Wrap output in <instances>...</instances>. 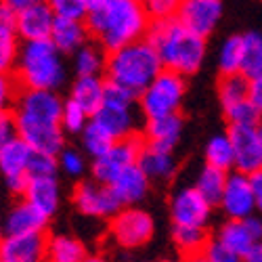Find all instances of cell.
I'll use <instances>...</instances> for the list:
<instances>
[{
  "mask_svg": "<svg viewBox=\"0 0 262 262\" xmlns=\"http://www.w3.org/2000/svg\"><path fill=\"white\" fill-rule=\"evenodd\" d=\"M24 198L45 216L53 218L61 206V185L57 177H30Z\"/></svg>",
  "mask_w": 262,
  "mask_h": 262,
  "instance_id": "7402d4cb",
  "label": "cell"
},
{
  "mask_svg": "<svg viewBox=\"0 0 262 262\" xmlns=\"http://www.w3.org/2000/svg\"><path fill=\"white\" fill-rule=\"evenodd\" d=\"M5 237V227H3V214H0V242H3Z\"/></svg>",
  "mask_w": 262,
  "mask_h": 262,
  "instance_id": "816d5d0a",
  "label": "cell"
},
{
  "mask_svg": "<svg viewBox=\"0 0 262 262\" xmlns=\"http://www.w3.org/2000/svg\"><path fill=\"white\" fill-rule=\"evenodd\" d=\"M139 166L151 179V183H170L174 174L179 172V160L174 156V149L158 147L145 143L139 156Z\"/></svg>",
  "mask_w": 262,
  "mask_h": 262,
  "instance_id": "44dd1931",
  "label": "cell"
},
{
  "mask_svg": "<svg viewBox=\"0 0 262 262\" xmlns=\"http://www.w3.org/2000/svg\"><path fill=\"white\" fill-rule=\"evenodd\" d=\"M183 130H185V120L179 112V114H168V116H158V118L145 120L141 135H143L145 143H149V145L177 149V145L183 139Z\"/></svg>",
  "mask_w": 262,
  "mask_h": 262,
  "instance_id": "d6986e66",
  "label": "cell"
},
{
  "mask_svg": "<svg viewBox=\"0 0 262 262\" xmlns=\"http://www.w3.org/2000/svg\"><path fill=\"white\" fill-rule=\"evenodd\" d=\"M17 9L11 7L5 0H0V24H13L15 26V19H17Z\"/></svg>",
  "mask_w": 262,
  "mask_h": 262,
  "instance_id": "7dc6e473",
  "label": "cell"
},
{
  "mask_svg": "<svg viewBox=\"0 0 262 262\" xmlns=\"http://www.w3.org/2000/svg\"><path fill=\"white\" fill-rule=\"evenodd\" d=\"M227 177H229L227 170L216 168V166H212V164H206V166L198 172V179H195L193 187L198 189L212 206H218V202H221V195H223V191H225Z\"/></svg>",
  "mask_w": 262,
  "mask_h": 262,
  "instance_id": "f1b7e54d",
  "label": "cell"
},
{
  "mask_svg": "<svg viewBox=\"0 0 262 262\" xmlns=\"http://www.w3.org/2000/svg\"><path fill=\"white\" fill-rule=\"evenodd\" d=\"M252 189H254V200H256V212L262 214V168L250 174Z\"/></svg>",
  "mask_w": 262,
  "mask_h": 262,
  "instance_id": "f6af8a7d",
  "label": "cell"
},
{
  "mask_svg": "<svg viewBox=\"0 0 262 262\" xmlns=\"http://www.w3.org/2000/svg\"><path fill=\"white\" fill-rule=\"evenodd\" d=\"M223 0H183L177 19L204 38L212 36L223 19Z\"/></svg>",
  "mask_w": 262,
  "mask_h": 262,
  "instance_id": "9a60e30c",
  "label": "cell"
},
{
  "mask_svg": "<svg viewBox=\"0 0 262 262\" xmlns=\"http://www.w3.org/2000/svg\"><path fill=\"white\" fill-rule=\"evenodd\" d=\"M80 139H82V149L84 154L89 158H97L101 154H105V151L112 147L118 139L109 133V130L95 118L89 120V124L84 126V130L80 133Z\"/></svg>",
  "mask_w": 262,
  "mask_h": 262,
  "instance_id": "4dcf8cb0",
  "label": "cell"
},
{
  "mask_svg": "<svg viewBox=\"0 0 262 262\" xmlns=\"http://www.w3.org/2000/svg\"><path fill=\"white\" fill-rule=\"evenodd\" d=\"M72 57H74V72H76V76H103L105 74L107 51L99 45L97 40H89Z\"/></svg>",
  "mask_w": 262,
  "mask_h": 262,
  "instance_id": "4316f807",
  "label": "cell"
},
{
  "mask_svg": "<svg viewBox=\"0 0 262 262\" xmlns=\"http://www.w3.org/2000/svg\"><path fill=\"white\" fill-rule=\"evenodd\" d=\"M13 76L17 78L21 89L59 91L68 82L65 55L55 47V42L51 38L24 40Z\"/></svg>",
  "mask_w": 262,
  "mask_h": 262,
  "instance_id": "277c9868",
  "label": "cell"
},
{
  "mask_svg": "<svg viewBox=\"0 0 262 262\" xmlns=\"http://www.w3.org/2000/svg\"><path fill=\"white\" fill-rule=\"evenodd\" d=\"M242 74L246 78H258V76H262V34L260 32H248V34H244Z\"/></svg>",
  "mask_w": 262,
  "mask_h": 262,
  "instance_id": "e575fe53",
  "label": "cell"
},
{
  "mask_svg": "<svg viewBox=\"0 0 262 262\" xmlns=\"http://www.w3.org/2000/svg\"><path fill=\"white\" fill-rule=\"evenodd\" d=\"M250 101L262 112V76L250 78Z\"/></svg>",
  "mask_w": 262,
  "mask_h": 262,
  "instance_id": "bcb514c9",
  "label": "cell"
},
{
  "mask_svg": "<svg viewBox=\"0 0 262 262\" xmlns=\"http://www.w3.org/2000/svg\"><path fill=\"white\" fill-rule=\"evenodd\" d=\"M172 239L177 244L179 252L187 258H200L204 246L208 244V231L206 227H185V225H174Z\"/></svg>",
  "mask_w": 262,
  "mask_h": 262,
  "instance_id": "f546056e",
  "label": "cell"
},
{
  "mask_svg": "<svg viewBox=\"0 0 262 262\" xmlns=\"http://www.w3.org/2000/svg\"><path fill=\"white\" fill-rule=\"evenodd\" d=\"M91 38H93L91 30L86 26L84 19H74V17H57L55 19L51 40L55 42V47L63 55H74Z\"/></svg>",
  "mask_w": 262,
  "mask_h": 262,
  "instance_id": "603a6c76",
  "label": "cell"
},
{
  "mask_svg": "<svg viewBox=\"0 0 262 262\" xmlns=\"http://www.w3.org/2000/svg\"><path fill=\"white\" fill-rule=\"evenodd\" d=\"M200 258L202 260H208V262H237V258L225 248V244L216 235L208 239V244L204 246Z\"/></svg>",
  "mask_w": 262,
  "mask_h": 262,
  "instance_id": "7bdbcfd3",
  "label": "cell"
},
{
  "mask_svg": "<svg viewBox=\"0 0 262 262\" xmlns=\"http://www.w3.org/2000/svg\"><path fill=\"white\" fill-rule=\"evenodd\" d=\"M74 206L76 210L86 216V218H97V221H109L120 208L122 204L118 202L116 193L112 191L109 185H103L99 181H82L74 189Z\"/></svg>",
  "mask_w": 262,
  "mask_h": 262,
  "instance_id": "8fae6325",
  "label": "cell"
},
{
  "mask_svg": "<svg viewBox=\"0 0 262 262\" xmlns=\"http://www.w3.org/2000/svg\"><path fill=\"white\" fill-rule=\"evenodd\" d=\"M51 218L42 214L36 206H32L26 198H15V202L7 208L3 216L5 235L30 233V231H47Z\"/></svg>",
  "mask_w": 262,
  "mask_h": 262,
  "instance_id": "ac0fdd59",
  "label": "cell"
},
{
  "mask_svg": "<svg viewBox=\"0 0 262 262\" xmlns=\"http://www.w3.org/2000/svg\"><path fill=\"white\" fill-rule=\"evenodd\" d=\"M17 137H19V133H17V120H15L13 109L11 112H3L0 114V149L7 147Z\"/></svg>",
  "mask_w": 262,
  "mask_h": 262,
  "instance_id": "ee69618b",
  "label": "cell"
},
{
  "mask_svg": "<svg viewBox=\"0 0 262 262\" xmlns=\"http://www.w3.org/2000/svg\"><path fill=\"white\" fill-rule=\"evenodd\" d=\"M105 84H107L105 76H76L70 89V99L82 105L93 116L103 103Z\"/></svg>",
  "mask_w": 262,
  "mask_h": 262,
  "instance_id": "d4e9b609",
  "label": "cell"
},
{
  "mask_svg": "<svg viewBox=\"0 0 262 262\" xmlns=\"http://www.w3.org/2000/svg\"><path fill=\"white\" fill-rule=\"evenodd\" d=\"M55 11L47 0H40L26 9H21L15 19V30L21 40H45L51 38L55 28Z\"/></svg>",
  "mask_w": 262,
  "mask_h": 262,
  "instance_id": "2e32d148",
  "label": "cell"
},
{
  "mask_svg": "<svg viewBox=\"0 0 262 262\" xmlns=\"http://www.w3.org/2000/svg\"><path fill=\"white\" fill-rule=\"evenodd\" d=\"M216 91H218V101H221V107L225 112V109L250 99V78H246L242 72L221 74Z\"/></svg>",
  "mask_w": 262,
  "mask_h": 262,
  "instance_id": "83f0119b",
  "label": "cell"
},
{
  "mask_svg": "<svg viewBox=\"0 0 262 262\" xmlns=\"http://www.w3.org/2000/svg\"><path fill=\"white\" fill-rule=\"evenodd\" d=\"M89 258H91L89 248H86L78 237H72V235L49 237L47 260H51V262H84Z\"/></svg>",
  "mask_w": 262,
  "mask_h": 262,
  "instance_id": "484cf974",
  "label": "cell"
},
{
  "mask_svg": "<svg viewBox=\"0 0 262 262\" xmlns=\"http://www.w3.org/2000/svg\"><path fill=\"white\" fill-rule=\"evenodd\" d=\"M143 145H145V139L141 133L118 139L105 154L93 158V164H91L93 179L103 185H112L120 172H124L128 166L139 162Z\"/></svg>",
  "mask_w": 262,
  "mask_h": 262,
  "instance_id": "9c48e42d",
  "label": "cell"
},
{
  "mask_svg": "<svg viewBox=\"0 0 262 262\" xmlns=\"http://www.w3.org/2000/svg\"><path fill=\"white\" fill-rule=\"evenodd\" d=\"M93 116L86 112L82 105H78L76 101H72L70 97L63 103V114H61V126L65 130V135H80L84 126L89 124Z\"/></svg>",
  "mask_w": 262,
  "mask_h": 262,
  "instance_id": "d590c367",
  "label": "cell"
},
{
  "mask_svg": "<svg viewBox=\"0 0 262 262\" xmlns=\"http://www.w3.org/2000/svg\"><path fill=\"white\" fill-rule=\"evenodd\" d=\"M147 40L158 51L164 68L179 72L185 78L198 74L208 55V38L185 28L177 17L151 21Z\"/></svg>",
  "mask_w": 262,
  "mask_h": 262,
  "instance_id": "3957f363",
  "label": "cell"
},
{
  "mask_svg": "<svg viewBox=\"0 0 262 262\" xmlns=\"http://www.w3.org/2000/svg\"><path fill=\"white\" fill-rule=\"evenodd\" d=\"M242 61H244V36L233 34L223 40L221 49L216 55V65L221 74H237L242 72Z\"/></svg>",
  "mask_w": 262,
  "mask_h": 262,
  "instance_id": "1f68e13d",
  "label": "cell"
},
{
  "mask_svg": "<svg viewBox=\"0 0 262 262\" xmlns=\"http://www.w3.org/2000/svg\"><path fill=\"white\" fill-rule=\"evenodd\" d=\"M151 185L154 183H151V179L137 162L133 166H128L124 172H120L109 187H112V191L116 193V198L122 206H139L149 195Z\"/></svg>",
  "mask_w": 262,
  "mask_h": 262,
  "instance_id": "ffe728a7",
  "label": "cell"
},
{
  "mask_svg": "<svg viewBox=\"0 0 262 262\" xmlns=\"http://www.w3.org/2000/svg\"><path fill=\"white\" fill-rule=\"evenodd\" d=\"M218 208H221V212L227 218H248L256 212V200H254L250 174L239 170L229 172Z\"/></svg>",
  "mask_w": 262,
  "mask_h": 262,
  "instance_id": "4fadbf2b",
  "label": "cell"
},
{
  "mask_svg": "<svg viewBox=\"0 0 262 262\" xmlns=\"http://www.w3.org/2000/svg\"><path fill=\"white\" fill-rule=\"evenodd\" d=\"M206 164H212L216 168H223L227 172L235 170V154H233V143L227 135H214L204 149Z\"/></svg>",
  "mask_w": 262,
  "mask_h": 262,
  "instance_id": "d6a6232c",
  "label": "cell"
},
{
  "mask_svg": "<svg viewBox=\"0 0 262 262\" xmlns=\"http://www.w3.org/2000/svg\"><path fill=\"white\" fill-rule=\"evenodd\" d=\"M244 260H248V262H262V239H258V242L252 244V248L248 250Z\"/></svg>",
  "mask_w": 262,
  "mask_h": 262,
  "instance_id": "c3c4849f",
  "label": "cell"
},
{
  "mask_svg": "<svg viewBox=\"0 0 262 262\" xmlns=\"http://www.w3.org/2000/svg\"><path fill=\"white\" fill-rule=\"evenodd\" d=\"M57 162H59V170L70 179H80L82 174L89 170L84 154L74 147H63L57 156Z\"/></svg>",
  "mask_w": 262,
  "mask_h": 262,
  "instance_id": "74e56055",
  "label": "cell"
},
{
  "mask_svg": "<svg viewBox=\"0 0 262 262\" xmlns=\"http://www.w3.org/2000/svg\"><path fill=\"white\" fill-rule=\"evenodd\" d=\"M141 116L143 114L139 107V95L122 89L114 82L105 84L103 103L93 114V118L99 120L116 139L141 133Z\"/></svg>",
  "mask_w": 262,
  "mask_h": 262,
  "instance_id": "8992f818",
  "label": "cell"
},
{
  "mask_svg": "<svg viewBox=\"0 0 262 262\" xmlns=\"http://www.w3.org/2000/svg\"><path fill=\"white\" fill-rule=\"evenodd\" d=\"M216 237L221 239V242L225 244V248L237 258V260H244L248 250L252 248L254 242H258V239L254 237L250 225L246 218H229L227 223L221 225V229H218Z\"/></svg>",
  "mask_w": 262,
  "mask_h": 262,
  "instance_id": "cb8c5ba5",
  "label": "cell"
},
{
  "mask_svg": "<svg viewBox=\"0 0 262 262\" xmlns=\"http://www.w3.org/2000/svg\"><path fill=\"white\" fill-rule=\"evenodd\" d=\"M225 118L229 120L231 126H260L262 112L250 99H246L242 103L225 109Z\"/></svg>",
  "mask_w": 262,
  "mask_h": 262,
  "instance_id": "8d00e7d4",
  "label": "cell"
},
{
  "mask_svg": "<svg viewBox=\"0 0 262 262\" xmlns=\"http://www.w3.org/2000/svg\"><path fill=\"white\" fill-rule=\"evenodd\" d=\"M97 3H101V0H89V5L93 7V5H97Z\"/></svg>",
  "mask_w": 262,
  "mask_h": 262,
  "instance_id": "f5cc1de1",
  "label": "cell"
},
{
  "mask_svg": "<svg viewBox=\"0 0 262 262\" xmlns=\"http://www.w3.org/2000/svg\"><path fill=\"white\" fill-rule=\"evenodd\" d=\"M32 154L34 149L19 137L0 149V185L13 198H24L26 193Z\"/></svg>",
  "mask_w": 262,
  "mask_h": 262,
  "instance_id": "30bf717a",
  "label": "cell"
},
{
  "mask_svg": "<svg viewBox=\"0 0 262 262\" xmlns=\"http://www.w3.org/2000/svg\"><path fill=\"white\" fill-rule=\"evenodd\" d=\"M57 172H59L57 156L34 151L30 160V177H57Z\"/></svg>",
  "mask_w": 262,
  "mask_h": 262,
  "instance_id": "ab89813d",
  "label": "cell"
},
{
  "mask_svg": "<svg viewBox=\"0 0 262 262\" xmlns=\"http://www.w3.org/2000/svg\"><path fill=\"white\" fill-rule=\"evenodd\" d=\"M21 36L13 24H0V72L13 74L21 49Z\"/></svg>",
  "mask_w": 262,
  "mask_h": 262,
  "instance_id": "836d02e7",
  "label": "cell"
},
{
  "mask_svg": "<svg viewBox=\"0 0 262 262\" xmlns=\"http://www.w3.org/2000/svg\"><path fill=\"white\" fill-rule=\"evenodd\" d=\"M5 3H9L11 7H15L17 11H21V9H26V7H30L34 3H40V0H5Z\"/></svg>",
  "mask_w": 262,
  "mask_h": 262,
  "instance_id": "681fc988",
  "label": "cell"
},
{
  "mask_svg": "<svg viewBox=\"0 0 262 262\" xmlns=\"http://www.w3.org/2000/svg\"><path fill=\"white\" fill-rule=\"evenodd\" d=\"M212 204L191 187H181L170 198V218L174 225L185 227H208L212 221Z\"/></svg>",
  "mask_w": 262,
  "mask_h": 262,
  "instance_id": "7c38bea8",
  "label": "cell"
},
{
  "mask_svg": "<svg viewBox=\"0 0 262 262\" xmlns=\"http://www.w3.org/2000/svg\"><path fill=\"white\" fill-rule=\"evenodd\" d=\"M19 91H21V86H19L17 78L13 74L0 72V114L11 112L15 101H17Z\"/></svg>",
  "mask_w": 262,
  "mask_h": 262,
  "instance_id": "60d3db41",
  "label": "cell"
},
{
  "mask_svg": "<svg viewBox=\"0 0 262 262\" xmlns=\"http://www.w3.org/2000/svg\"><path fill=\"white\" fill-rule=\"evenodd\" d=\"M258 145H260V162H262V126H258Z\"/></svg>",
  "mask_w": 262,
  "mask_h": 262,
  "instance_id": "f907efd6",
  "label": "cell"
},
{
  "mask_svg": "<svg viewBox=\"0 0 262 262\" xmlns=\"http://www.w3.org/2000/svg\"><path fill=\"white\" fill-rule=\"evenodd\" d=\"M51 9L55 11L57 17H74V19H84L89 13L91 5L89 0H47Z\"/></svg>",
  "mask_w": 262,
  "mask_h": 262,
  "instance_id": "b9f144b4",
  "label": "cell"
},
{
  "mask_svg": "<svg viewBox=\"0 0 262 262\" xmlns=\"http://www.w3.org/2000/svg\"><path fill=\"white\" fill-rule=\"evenodd\" d=\"M156 235V223L139 206H122L109 218V237L120 250L145 248Z\"/></svg>",
  "mask_w": 262,
  "mask_h": 262,
  "instance_id": "ba28073f",
  "label": "cell"
},
{
  "mask_svg": "<svg viewBox=\"0 0 262 262\" xmlns=\"http://www.w3.org/2000/svg\"><path fill=\"white\" fill-rule=\"evenodd\" d=\"M93 40L109 53L147 38L151 17L141 0H101L84 17Z\"/></svg>",
  "mask_w": 262,
  "mask_h": 262,
  "instance_id": "7a4b0ae2",
  "label": "cell"
},
{
  "mask_svg": "<svg viewBox=\"0 0 262 262\" xmlns=\"http://www.w3.org/2000/svg\"><path fill=\"white\" fill-rule=\"evenodd\" d=\"M185 95H187L185 76L164 68L139 95L141 114L145 120L168 116V114H179L185 101Z\"/></svg>",
  "mask_w": 262,
  "mask_h": 262,
  "instance_id": "52a82bcc",
  "label": "cell"
},
{
  "mask_svg": "<svg viewBox=\"0 0 262 262\" xmlns=\"http://www.w3.org/2000/svg\"><path fill=\"white\" fill-rule=\"evenodd\" d=\"M229 139L233 143L235 170L252 174L262 168L260 145H258V126H231Z\"/></svg>",
  "mask_w": 262,
  "mask_h": 262,
  "instance_id": "e0dca14e",
  "label": "cell"
},
{
  "mask_svg": "<svg viewBox=\"0 0 262 262\" xmlns=\"http://www.w3.org/2000/svg\"><path fill=\"white\" fill-rule=\"evenodd\" d=\"M147 15L151 21H160V19H172L177 17L183 0H141Z\"/></svg>",
  "mask_w": 262,
  "mask_h": 262,
  "instance_id": "f35d334b",
  "label": "cell"
},
{
  "mask_svg": "<svg viewBox=\"0 0 262 262\" xmlns=\"http://www.w3.org/2000/svg\"><path fill=\"white\" fill-rule=\"evenodd\" d=\"M47 231H30L5 235L0 242V262H40L47 260Z\"/></svg>",
  "mask_w": 262,
  "mask_h": 262,
  "instance_id": "5bb4252c",
  "label": "cell"
},
{
  "mask_svg": "<svg viewBox=\"0 0 262 262\" xmlns=\"http://www.w3.org/2000/svg\"><path fill=\"white\" fill-rule=\"evenodd\" d=\"M63 103L59 91L21 89L13 105L19 139L34 151L59 156L65 147V130L61 126Z\"/></svg>",
  "mask_w": 262,
  "mask_h": 262,
  "instance_id": "6da1fadb",
  "label": "cell"
},
{
  "mask_svg": "<svg viewBox=\"0 0 262 262\" xmlns=\"http://www.w3.org/2000/svg\"><path fill=\"white\" fill-rule=\"evenodd\" d=\"M162 70L164 65L158 57V51L147 38H141L116 51H109L103 76L107 82H114L130 93L141 95Z\"/></svg>",
  "mask_w": 262,
  "mask_h": 262,
  "instance_id": "5b68a950",
  "label": "cell"
}]
</instances>
